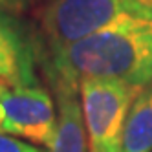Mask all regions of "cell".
Returning a JSON list of instances; mask_svg holds the SVG:
<instances>
[{"label":"cell","mask_w":152,"mask_h":152,"mask_svg":"<svg viewBox=\"0 0 152 152\" xmlns=\"http://www.w3.org/2000/svg\"><path fill=\"white\" fill-rule=\"evenodd\" d=\"M2 126H4V106L0 103V134H2Z\"/></svg>","instance_id":"30bf717a"},{"label":"cell","mask_w":152,"mask_h":152,"mask_svg":"<svg viewBox=\"0 0 152 152\" xmlns=\"http://www.w3.org/2000/svg\"><path fill=\"white\" fill-rule=\"evenodd\" d=\"M0 103L4 106L2 132L24 137L46 150L57 134V110L51 94L42 84L9 88Z\"/></svg>","instance_id":"277c9868"},{"label":"cell","mask_w":152,"mask_h":152,"mask_svg":"<svg viewBox=\"0 0 152 152\" xmlns=\"http://www.w3.org/2000/svg\"><path fill=\"white\" fill-rule=\"evenodd\" d=\"M119 152H152V84L143 86L130 106Z\"/></svg>","instance_id":"52a82bcc"},{"label":"cell","mask_w":152,"mask_h":152,"mask_svg":"<svg viewBox=\"0 0 152 152\" xmlns=\"http://www.w3.org/2000/svg\"><path fill=\"white\" fill-rule=\"evenodd\" d=\"M141 88L115 79H83L79 97L88 152H119L128 110Z\"/></svg>","instance_id":"3957f363"},{"label":"cell","mask_w":152,"mask_h":152,"mask_svg":"<svg viewBox=\"0 0 152 152\" xmlns=\"http://www.w3.org/2000/svg\"><path fill=\"white\" fill-rule=\"evenodd\" d=\"M132 17H152V4L141 0H48L37 31L39 59Z\"/></svg>","instance_id":"7a4b0ae2"},{"label":"cell","mask_w":152,"mask_h":152,"mask_svg":"<svg viewBox=\"0 0 152 152\" xmlns=\"http://www.w3.org/2000/svg\"><path fill=\"white\" fill-rule=\"evenodd\" d=\"M50 88L83 79H115L137 88L152 84V17H132L86 37L55 55L40 57Z\"/></svg>","instance_id":"6da1fadb"},{"label":"cell","mask_w":152,"mask_h":152,"mask_svg":"<svg viewBox=\"0 0 152 152\" xmlns=\"http://www.w3.org/2000/svg\"><path fill=\"white\" fill-rule=\"evenodd\" d=\"M7 90H9V86H7L6 83H2V81H0V97H2V95L7 92Z\"/></svg>","instance_id":"8fae6325"},{"label":"cell","mask_w":152,"mask_h":152,"mask_svg":"<svg viewBox=\"0 0 152 152\" xmlns=\"http://www.w3.org/2000/svg\"><path fill=\"white\" fill-rule=\"evenodd\" d=\"M57 101V134L48 152H88L79 90L72 86L51 88Z\"/></svg>","instance_id":"8992f818"},{"label":"cell","mask_w":152,"mask_h":152,"mask_svg":"<svg viewBox=\"0 0 152 152\" xmlns=\"http://www.w3.org/2000/svg\"><path fill=\"white\" fill-rule=\"evenodd\" d=\"M33 0H0V9H6L9 13L22 15L26 13Z\"/></svg>","instance_id":"9c48e42d"},{"label":"cell","mask_w":152,"mask_h":152,"mask_svg":"<svg viewBox=\"0 0 152 152\" xmlns=\"http://www.w3.org/2000/svg\"><path fill=\"white\" fill-rule=\"evenodd\" d=\"M141 2H147V4H152V0H141Z\"/></svg>","instance_id":"7c38bea8"},{"label":"cell","mask_w":152,"mask_h":152,"mask_svg":"<svg viewBox=\"0 0 152 152\" xmlns=\"http://www.w3.org/2000/svg\"><path fill=\"white\" fill-rule=\"evenodd\" d=\"M0 152H48V150H42L40 147L31 145L18 137L0 134Z\"/></svg>","instance_id":"ba28073f"},{"label":"cell","mask_w":152,"mask_h":152,"mask_svg":"<svg viewBox=\"0 0 152 152\" xmlns=\"http://www.w3.org/2000/svg\"><path fill=\"white\" fill-rule=\"evenodd\" d=\"M39 42L20 15L0 9V81L11 88L40 84Z\"/></svg>","instance_id":"5b68a950"}]
</instances>
